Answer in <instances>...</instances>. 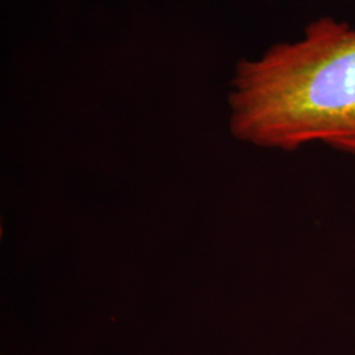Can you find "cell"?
<instances>
[{
    "label": "cell",
    "mask_w": 355,
    "mask_h": 355,
    "mask_svg": "<svg viewBox=\"0 0 355 355\" xmlns=\"http://www.w3.org/2000/svg\"><path fill=\"white\" fill-rule=\"evenodd\" d=\"M237 140L296 150L325 145L355 155V28L320 17L291 42L237 64L228 96Z\"/></svg>",
    "instance_id": "obj_1"
}]
</instances>
